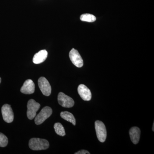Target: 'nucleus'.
Instances as JSON below:
<instances>
[{"mask_svg":"<svg viewBox=\"0 0 154 154\" xmlns=\"http://www.w3.org/2000/svg\"><path fill=\"white\" fill-rule=\"evenodd\" d=\"M29 146L33 150H45L49 148V143L46 140L33 138L29 140Z\"/></svg>","mask_w":154,"mask_h":154,"instance_id":"1","label":"nucleus"},{"mask_svg":"<svg viewBox=\"0 0 154 154\" xmlns=\"http://www.w3.org/2000/svg\"><path fill=\"white\" fill-rule=\"evenodd\" d=\"M95 126L97 138L101 142H105L107 138V130L105 124L102 122L97 120L95 122Z\"/></svg>","mask_w":154,"mask_h":154,"instance_id":"2","label":"nucleus"},{"mask_svg":"<svg viewBox=\"0 0 154 154\" xmlns=\"http://www.w3.org/2000/svg\"><path fill=\"white\" fill-rule=\"evenodd\" d=\"M52 113V110L50 107H43L38 115L35 116V123L37 125L41 124L49 118Z\"/></svg>","mask_w":154,"mask_h":154,"instance_id":"3","label":"nucleus"},{"mask_svg":"<svg viewBox=\"0 0 154 154\" xmlns=\"http://www.w3.org/2000/svg\"><path fill=\"white\" fill-rule=\"evenodd\" d=\"M40 107V105L33 99H30L27 105V114L28 118L30 120L33 119L36 116V112Z\"/></svg>","mask_w":154,"mask_h":154,"instance_id":"4","label":"nucleus"},{"mask_svg":"<svg viewBox=\"0 0 154 154\" xmlns=\"http://www.w3.org/2000/svg\"><path fill=\"white\" fill-rule=\"evenodd\" d=\"M57 99L59 104L63 107L70 108L74 105L73 99L62 92H60L58 94Z\"/></svg>","mask_w":154,"mask_h":154,"instance_id":"5","label":"nucleus"},{"mask_svg":"<svg viewBox=\"0 0 154 154\" xmlns=\"http://www.w3.org/2000/svg\"><path fill=\"white\" fill-rule=\"evenodd\" d=\"M38 85L42 93L45 96H49L51 94V88L49 82L45 77H41L38 79Z\"/></svg>","mask_w":154,"mask_h":154,"instance_id":"6","label":"nucleus"},{"mask_svg":"<svg viewBox=\"0 0 154 154\" xmlns=\"http://www.w3.org/2000/svg\"><path fill=\"white\" fill-rule=\"evenodd\" d=\"M2 113L3 119L8 123L13 122L14 119V113L11 105L5 104L2 108Z\"/></svg>","mask_w":154,"mask_h":154,"instance_id":"7","label":"nucleus"},{"mask_svg":"<svg viewBox=\"0 0 154 154\" xmlns=\"http://www.w3.org/2000/svg\"><path fill=\"white\" fill-rule=\"evenodd\" d=\"M69 57L72 62L77 67L81 68L83 66L84 62L82 58L77 50L72 48L70 51Z\"/></svg>","mask_w":154,"mask_h":154,"instance_id":"8","label":"nucleus"},{"mask_svg":"<svg viewBox=\"0 0 154 154\" xmlns=\"http://www.w3.org/2000/svg\"><path fill=\"white\" fill-rule=\"evenodd\" d=\"M78 92L81 98L84 101H89L92 98L91 91L85 85H80L78 87Z\"/></svg>","mask_w":154,"mask_h":154,"instance_id":"9","label":"nucleus"},{"mask_svg":"<svg viewBox=\"0 0 154 154\" xmlns=\"http://www.w3.org/2000/svg\"><path fill=\"white\" fill-rule=\"evenodd\" d=\"M35 85L31 79L26 80L21 88V93L25 94H31L35 91Z\"/></svg>","mask_w":154,"mask_h":154,"instance_id":"10","label":"nucleus"},{"mask_svg":"<svg viewBox=\"0 0 154 154\" xmlns=\"http://www.w3.org/2000/svg\"><path fill=\"white\" fill-rule=\"evenodd\" d=\"M129 135L131 141L134 144L138 143L140 136V130L137 127H133L129 130Z\"/></svg>","mask_w":154,"mask_h":154,"instance_id":"11","label":"nucleus"},{"mask_svg":"<svg viewBox=\"0 0 154 154\" xmlns=\"http://www.w3.org/2000/svg\"><path fill=\"white\" fill-rule=\"evenodd\" d=\"M48 57V52L45 50H42L34 55L33 57V63L35 64H40L43 62Z\"/></svg>","mask_w":154,"mask_h":154,"instance_id":"12","label":"nucleus"},{"mask_svg":"<svg viewBox=\"0 0 154 154\" xmlns=\"http://www.w3.org/2000/svg\"><path fill=\"white\" fill-rule=\"evenodd\" d=\"M60 116L63 119L71 122L75 125H76V120L74 115L68 111H63L61 112Z\"/></svg>","mask_w":154,"mask_h":154,"instance_id":"13","label":"nucleus"},{"mask_svg":"<svg viewBox=\"0 0 154 154\" xmlns=\"http://www.w3.org/2000/svg\"><path fill=\"white\" fill-rule=\"evenodd\" d=\"M54 130L57 134L61 136H64L66 135L65 131L64 128L62 125L59 122L56 123L54 125Z\"/></svg>","mask_w":154,"mask_h":154,"instance_id":"14","label":"nucleus"},{"mask_svg":"<svg viewBox=\"0 0 154 154\" xmlns=\"http://www.w3.org/2000/svg\"><path fill=\"white\" fill-rule=\"evenodd\" d=\"M80 19L83 22H93L96 21V18L92 14H86L81 15Z\"/></svg>","mask_w":154,"mask_h":154,"instance_id":"15","label":"nucleus"},{"mask_svg":"<svg viewBox=\"0 0 154 154\" xmlns=\"http://www.w3.org/2000/svg\"><path fill=\"white\" fill-rule=\"evenodd\" d=\"M8 140L5 134L0 133V147H5L8 145Z\"/></svg>","mask_w":154,"mask_h":154,"instance_id":"16","label":"nucleus"},{"mask_svg":"<svg viewBox=\"0 0 154 154\" xmlns=\"http://www.w3.org/2000/svg\"><path fill=\"white\" fill-rule=\"evenodd\" d=\"M75 154H90V153L88 151L85 150H82L79 151L75 153Z\"/></svg>","mask_w":154,"mask_h":154,"instance_id":"17","label":"nucleus"},{"mask_svg":"<svg viewBox=\"0 0 154 154\" xmlns=\"http://www.w3.org/2000/svg\"><path fill=\"white\" fill-rule=\"evenodd\" d=\"M154 123H153V127H152V130L153 131H154Z\"/></svg>","mask_w":154,"mask_h":154,"instance_id":"18","label":"nucleus"},{"mask_svg":"<svg viewBox=\"0 0 154 154\" xmlns=\"http://www.w3.org/2000/svg\"><path fill=\"white\" fill-rule=\"evenodd\" d=\"M1 82H2V79H1V78H0V84H1Z\"/></svg>","mask_w":154,"mask_h":154,"instance_id":"19","label":"nucleus"}]
</instances>
